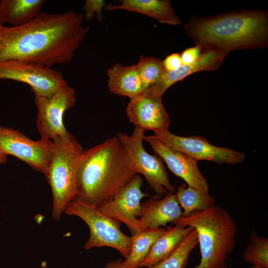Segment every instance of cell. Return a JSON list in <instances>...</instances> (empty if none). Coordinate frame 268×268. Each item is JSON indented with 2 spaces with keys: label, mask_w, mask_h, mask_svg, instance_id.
<instances>
[{
  "label": "cell",
  "mask_w": 268,
  "mask_h": 268,
  "mask_svg": "<svg viewBox=\"0 0 268 268\" xmlns=\"http://www.w3.org/2000/svg\"><path fill=\"white\" fill-rule=\"evenodd\" d=\"M162 98L154 97L146 90L130 99L126 113L135 128L151 130L154 133L168 130L170 120Z\"/></svg>",
  "instance_id": "5bb4252c"
},
{
  "label": "cell",
  "mask_w": 268,
  "mask_h": 268,
  "mask_svg": "<svg viewBox=\"0 0 268 268\" xmlns=\"http://www.w3.org/2000/svg\"><path fill=\"white\" fill-rule=\"evenodd\" d=\"M166 230L160 227L145 229L132 236V247L129 256L123 261V268H139L141 262L148 255L155 241Z\"/></svg>",
  "instance_id": "44dd1931"
},
{
  "label": "cell",
  "mask_w": 268,
  "mask_h": 268,
  "mask_svg": "<svg viewBox=\"0 0 268 268\" xmlns=\"http://www.w3.org/2000/svg\"><path fill=\"white\" fill-rule=\"evenodd\" d=\"M173 224L192 227L197 232L201 258L193 268H227L226 260L235 247L238 227L223 207L214 204L181 217Z\"/></svg>",
  "instance_id": "277c9868"
},
{
  "label": "cell",
  "mask_w": 268,
  "mask_h": 268,
  "mask_svg": "<svg viewBox=\"0 0 268 268\" xmlns=\"http://www.w3.org/2000/svg\"><path fill=\"white\" fill-rule=\"evenodd\" d=\"M175 195L182 211V217L189 216L192 212L210 207L214 204L215 199L209 193L181 184Z\"/></svg>",
  "instance_id": "7402d4cb"
},
{
  "label": "cell",
  "mask_w": 268,
  "mask_h": 268,
  "mask_svg": "<svg viewBox=\"0 0 268 268\" xmlns=\"http://www.w3.org/2000/svg\"><path fill=\"white\" fill-rule=\"evenodd\" d=\"M7 155L0 151V165L4 163L6 161Z\"/></svg>",
  "instance_id": "f546056e"
},
{
  "label": "cell",
  "mask_w": 268,
  "mask_h": 268,
  "mask_svg": "<svg viewBox=\"0 0 268 268\" xmlns=\"http://www.w3.org/2000/svg\"><path fill=\"white\" fill-rule=\"evenodd\" d=\"M192 229L178 225L167 226L165 231L152 244L147 256L139 268H151L165 260Z\"/></svg>",
  "instance_id": "d6986e66"
},
{
  "label": "cell",
  "mask_w": 268,
  "mask_h": 268,
  "mask_svg": "<svg viewBox=\"0 0 268 268\" xmlns=\"http://www.w3.org/2000/svg\"><path fill=\"white\" fill-rule=\"evenodd\" d=\"M144 132L135 128L131 135L118 132L116 136L130 154L136 173L144 176L157 196L162 197L167 192L175 193V187L168 178L162 160L144 148Z\"/></svg>",
  "instance_id": "52a82bcc"
},
{
  "label": "cell",
  "mask_w": 268,
  "mask_h": 268,
  "mask_svg": "<svg viewBox=\"0 0 268 268\" xmlns=\"http://www.w3.org/2000/svg\"><path fill=\"white\" fill-rule=\"evenodd\" d=\"M242 257L253 265L268 268V238L258 236L254 230L250 235V242Z\"/></svg>",
  "instance_id": "d4e9b609"
},
{
  "label": "cell",
  "mask_w": 268,
  "mask_h": 268,
  "mask_svg": "<svg viewBox=\"0 0 268 268\" xmlns=\"http://www.w3.org/2000/svg\"><path fill=\"white\" fill-rule=\"evenodd\" d=\"M34 96L37 109L36 125L41 138L52 140L67 136L70 133L65 127L63 116L75 103V90L66 83L50 96Z\"/></svg>",
  "instance_id": "ba28073f"
},
{
  "label": "cell",
  "mask_w": 268,
  "mask_h": 268,
  "mask_svg": "<svg viewBox=\"0 0 268 268\" xmlns=\"http://www.w3.org/2000/svg\"><path fill=\"white\" fill-rule=\"evenodd\" d=\"M123 261L122 259H117L107 263L104 268H123Z\"/></svg>",
  "instance_id": "f1b7e54d"
},
{
  "label": "cell",
  "mask_w": 268,
  "mask_h": 268,
  "mask_svg": "<svg viewBox=\"0 0 268 268\" xmlns=\"http://www.w3.org/2000/svg\"><path fill=\"white\" fill-rule=\"evenodd\" d=\"M107 87L114 94L130 99L143 92L136 65L124 66L117 62L106 70Z\"/></svg>",
  "instance_id": "ac0fdd59"
},
{
  "label": "cell",
  "mask_w": 268,
  "mask_h": 268,
  "mask_svg": "<svg viewBox=\"0 0 268 268\" xmlns=\"http://www.w3.org/2000/svg\"><path fill=\"white\" fill-rule=\"evenodd\" d=\"M185 28L201 51L228 54L234 50L259 49L268 45L266 10H239L209 17L193 15Z\"/></svg>",
  "instance_id": "3957f363"
},
{
  "label": "cell",
  "mask_w": 268,
  "mask_h": 268,
  "mask_svg": "<svg viewBox=\"0 0 268 268\" xmlns=\"http://www.w3.org/2000/svg\"><path fill=\"white\" fill-rule=\"evenodd\" d=\"M64 212L78 217L88 225L90 236L84 245L85 250L109 247L118 251L125 259L129 256L131 237L121 231L120 222L105 215L98 207L84 204L74 199Z\"/></svg>",
  "instance_id": "8992f818"
},
{
  "label": "cell",
  "mask_w": 268,
  "mask_h": 268,
  "mask_svg": "<svg viewBox=\"0 0 268 268\" xmlns=\"http://www.w3.org/2000/svg\"><path fill=\"white\" fill-rule=\"evenodd\" d=\"M135 65L141 81L143 91L155 85L165 70L163 61L154 57L141 55Z\"/></svg>",
  "instance_id": "cb8c5ba5"
},
{
  "label": "cell",
  "mask_w": 268,
  "mask_h": 268,
  "mask_svg": "<svg viewBox=\"0 0 268 268\" xmlns=\"http://www.w3.org/2000/svg\"><path fill=\"white\" fill-rule=\"evenodd\" d=\"M11 80L27 84L34 95L51 96L67 83L62 74L52 67L38 63L10 61L0 63V80Z\"/></svg>",
  "instance_id": "9c48e42d"
},
{
  "label": "cell",
  "mask_w": 268,
  "mask_h": 268,
  "mask_svg": "<svg viewBox=\"0 0 268 268\" xmlns=\"http://www.w3.org/2000/svg\"><path fill=\"white\" fill-rule=\"evenodd\" d=\"M198 244L197 232L192 227L190 231L165 260L150 268H185L191 252Z\"/></svg>",
  "instance_id": "603a6c76"
},
{
  "label": "cell",
  "mask_w": 268,
  "mask_h": 268,
  "mask_svg": "<svg viewBox=\"0 0 268 268\" xmlns=\"http://www.w3.org/2000/svg\"><path fill=\"white\" fill-rule=\"evenodd\" d=\"M104 9L125 10L147 15L163 24L173 26L181 24L168 0H123L119 4H106Z\"/></svg>",
  "instance_id": "e0dca14e"
},
{
  "label": "cell",
  "mask_w": 268,
  "mask_h": 268,
  "mask_svg": "<svg viewBox=\"0 0 268 268\" xmlns=\"http://www.w3.org/2000/svg\"><path fill=\"white\" fill-rule=\"evenodd\" d=\"M153 135L172 148L185 154L197 162L205 160L218 164H235L242 162L246 157L243 152L212 145L201 136H181L171 133L169 130L154 133Z\"/></svg>",
  "instance_id": "7c38bea8"
},
{
  "label": "cell",
  "mask_w": 268,
  "mask_h": 268,
  "mask_svg": "<svg viewBox=\"0 0 268 268\" xmlns=\"http://www.w3.org/2000/svg\"><path fill=\"white\" fill-rule=\"evenodd\" d=\"M105 5L104 0H85L83 6L85 12L84 18L86 21H90L96 14L97 20L101 22L103 18L102 10Z\"/></svg>",
  "instance_id": "484cf974"
},
{
  "label": "cell",
  "mask_w": 268,
  "mask_h": 268,
  "mask_svg": "<svg viewBox=\"0 0 268 268\" xmlns=\"http://www.w3.org/2000/svg\"><path fill=\"white\" fill-rule=\"evenodd\" d=\"M44 0H1L0 24L19 26L26 24L41 12Z\"/></svg>",
  "instance_id": "ffe728a7"
},
{
  "label": "cell",
  "mask_w": 268,
  "mask_h": 268,
  "mask_svg": "<svg viewBox=\"0 0 268 268\" xmlns=\"http://www.w3.org/2000/svg\"><path fill=\"white\" fill-rule=\"evenodd\" d=\"M250 268H263V267H258V266H254V265H252Z\"/></svg>",
  "instance_id": "4dcf8cb0"
},
{
  "label": "cell",
  "mask_w": 268,
  "mask_h": 268,
  "mask_svg": "<svg viewBox=\"0 0 268 268\" xmlns=\"http://www.w3.org/2000/svg\"><path fill=\"white\" fill-rule=\"evenodd\" d=\"M143 140L164 161L169 170L183 179L188 186L209 193L207 180L201 172L198 162L185 154L168 146L154 135H144Z\"/></svg>",
  "instance_id": "4fadbf2b"
},
{
  "label": "cell",
  "mask_w": 268,
  "mask_h": 268,
  "mask_svg": "<svg viewBox=\"0 0 268 268\" xmlns=\"http://www.w3.org/2000/svg\"><path fill=\"white\" fill-rule=\"evenodd\" d=\"M83 15L41 11L19 26L0 24V63L21 61L52 67L69 62L90 30Z\"/></svg>",
  "instance_id": "6da1fadb"
},
{
  "label": "cell",
  "mask_w": 268,
  "mask_h": 268,
  "mask_svg": "<svg viewBox=\"0 0 268 268\" xmlns=\"http://www.w3.org/2000/svg\"><path fill=\"white\" fill-rule=\"evenodd\" d=\"M53 141L41 138L33 140L19 130L0 126V151L16 157L33 169L47 174Z\"/></svg>",
  "instance_id": "30bf717a"
},
{
  "label": "cell",
  "mask_w": 268,
  "mask_h": 268,
  "mask_svg": "<svg viewBox=\"0 0 268 268\" xmlns=\"http://www.w3.org/2000/svg\"><path fill=\"white\" fill-rule=\"evenodd\" d=\"M137 174L131 156L115 136L86 150L77 171L75 199L99 207Z\"/></svg>",
  "instance_id": "7a4b0ae2"
},
{
  "label": "cell",
  "mask_w": 268,
  "mask_h": 268,
  "mask_svg": "<svg viewBox=\"0 0 268 268\" xmlns=\"http://www.w3.org/2000/svg\"><path fill=\"white\" fill-rule=\"evenodd\" d=\"M45 177L53 195V218L58 220L67 206L76 198V181L79 162L83 149L74 136L56 137Z\"/></svg>",
  "instance_id": "5b68a950"
},
{
  "label": "cell",
  "mask_w": 268,
  "mask_h": 268,
  "mask_svg": "<svg viewBox=\"0 0 268 268\" xmlns=\"http://www.w3.org/2000/svg\"><path fill=\"white\" fill-rule=\"evenodd\" d=\"M164 69L168 71L178 69L182 65L181 55L179 53H173L167 56L163 61Z\"/></svg>",
  "instance_id": "83f0119b"
},
{
  "label": "cell",
  "mask_w": 268,
  "mask_h": 268,
  "mask_svg": "<svg viewBox=\"0 0 268 268\" xmlns=\"http://www.w3.org/2000/svg\"><path fill=\"white\" fill-rule=\"evenodd\" d=\"M227 55L216 51H203L201 56L190 65H183L173 71L165 69L156 84L147 90L154 97L162 98L168 88L187 76L198 71L217 69L222 65Z\"/></svg>",
  "instance_id": "9a60e30c"
},
{
  "label": "cell",
  "mask_w": 268,
  "mask_h": 268,
  "mask_svg": "<svg viewBox=\"0 0 268 268\" xmlns=\"http://www.w3.org/2000/svg\"><path fill=\"white\" fill-rule=\"evenodd\" d=\"M143 181L137 174L131 181L112 199L102 204L99 210L110 218L124 223L132 236L146 228L139 217L141 200L149 197L141 189Z\"/></svg>",
  "instance_id": "8fae6325"
},
{
  "label": "cell",
  "mask_w": 268,
  "mask_h": 268,
  "mask_svg": "<svg viewBox=\"0 0 268 268\" xmlns=\"http://www.w3.org/2000/svg\"><path fill=\"white\" fill-rule=\"evenodd\" d=\"M161 197L150 198L141 203L139 218L146 229L166 227L168 223H173L182 216V209L175 193L167 192L163 198Z\"/></svg>",
  "instance_id": "2e32d148"
},
{
  "label": "cell",
  "mask_w": 268,
  "mask_h": 268,
  "mask_svg": "<svg viewBox=\"0 0 268 268\" xmlns=\"http://www.w3.org/2000/svg\"><path fill=\"white\" fill-rule=\"evenodd\" d=\"M201 50L198 46L186 49L180 54L183 65H190L195 62L201 55Z\"/></svg>",
  "instance_id": "4316f807"
}]
</instances>
